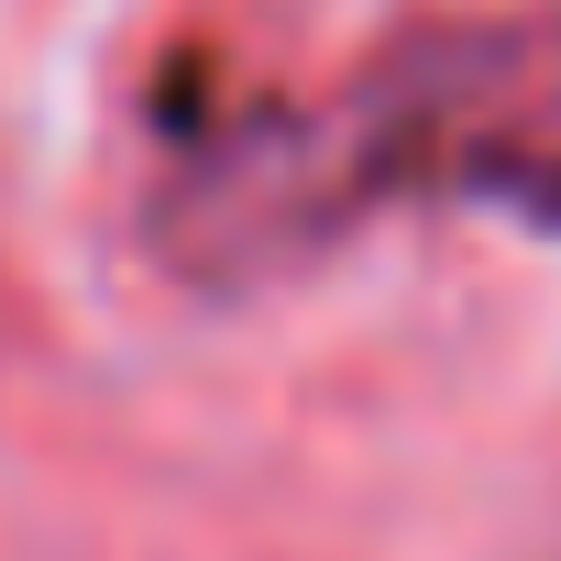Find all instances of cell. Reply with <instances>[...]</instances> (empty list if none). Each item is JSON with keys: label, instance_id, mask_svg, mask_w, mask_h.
<instances>
[{"label": "cell", "instance_id": "cell-1", "mask_svg": "<svg viewBox=\"0 0 561 561\" xmlns=\"http://www.w3.org/2000/svg\"><path fill=\"white\" fill-rule=\"evenodd\" d=\"M386 198H484L561 231V23H419L331 111H176L154 242L187 275H253Z\"/></svg>", "mask_w": 561, "mask_h": 561}]
</instances>
